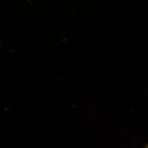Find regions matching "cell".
<instances>
[{
    "label": "cell",
    "instance_id": "cell-1",
    "mask_svg": "<svg viewBox=\"0 0 148 148\" xmlns=\"http://www.w3.org/2000/svg\"><path fill=\"white\" fill-rule=\"evenodd\" d=\"M145 148H148V145L146 146Z\"/></svg>",
    "mask_w": 148,
    "mask_h": 148
}]
</instances>
